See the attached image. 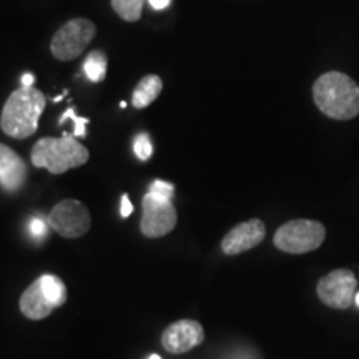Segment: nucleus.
Segmentation results:
<instances>
[{
    "mask_svg": "<svg viewBox=\"0 0 359 359\" xmlns=\"http://www.w3.org/2000/svg\"><path fill=\"white\" fill-rule=\"evenodd\" d=\"M313 100L321 114L333 120H351L359 115L358 83L341 72H327L316 79Z\"/></svg>",
    "mask_w": 359,
    "mask_h": 359,
    "instance_id": "obj_1",
    "label": "nucleus"
},
{
    "mask_svg": "<svg viewBox=\"0 0 359 359\" xmlns=\"http://www.w3.org/2000/svg\"><path fill=\"white\" fill-rule=\"evenodd\" d=\"M47 105V98L34 87H20L11 93L0 115V128L15 140L32 137L39 128V118Z\"/></svg>",
    "mask_w": 359,
    "mask_h": 359,
    "instance_id": "obj_2",
    "label": "nucleus"
},
{
    "mask_svg": "<svg viewBox=\"0 0 359 359\" xmlns=\"http://www.w3.org/2000/svg\"><path fill=\"white\" fill-rule=\"evenodd\" d=\"M88 158L90 151L69 133H64L60 138H40L30 154L34 167L47 168L53 175H62L70 168L82 167Z\"/></svg>",
    "mask_w": 359,
    "mask_h": 359,
    "instance_id": "obj_3",
    "label": "nucleus"
},
{
    "mask_svg": "<svg viewBox=\"0 0 359 359\" xmlns=\"http://www.w3.org/2000/svg\"><path fill=\"white\" fill-rule=\"evenodd\" d=\"M325 238L326 228L323 223L314 219H291L278 228L273 243L283 253L304 255L320 248Z\"/></svg>",
    "mask_w": 359,
    "mask_h": 359,
    "instance_id": "obj_4",
    "label": "nucleus"
},
{
    "mask_svg": "<svg viewBox=\"0 0 359 359\" xmlns=\"http://www.w3.org/2000/svg\"><path fill=\"white\" fill-rule=\"evenodd\" d=\"M97 27L88 19H72L65 22L52 37L50 52L57 60L69 62L82 55L95 39Z\"/></svg>",
    "mask_w": 359,
    "mask_h": 359,
    "instance_id": "obj_5",
    "label": "nucleus"
},
{
    "mask_svg": "<svg viewBox=\"0 0 359 359\" xmlns=\"http://www.w3.org/2000/svg\"><path fill=\"white\" fill-rule=\"evenodd\" d=\"M140 231L147 238H161L172 233L177 226L178 215L172 198L150 191L142 200Z\"/></svg>",
    "mask_w": 359,
    "mask_h": 359,
    "instance_id": "obj_6",
    "label": "nucleus"
},
{
    "mask_svg": "<svg viewBox=\"0 0 359 359\" xmlns=\"http://www.w3.org/2000/svg\"><path fill=\"white\" fill-rule=\"evenodd\" d=\"M48 224L60 236L74 240V238H80L88 233L92 218H90L88 208L82 201L67 198L53 206L52 212L48 213Z\"/></svg>",
    "mask_w": 359,
    "mask_h": 359,
    "instance_id": "obj_7",
    "label": "nucleus"
},
{
    "mask_svg": "<svg viewBox=\"0 0 359 359\" xmlns=\"http://www.w3.org/2000/svg\"><path fill=\"white\" fill-rule=\"evenodd\" d=\"M358 280L351 269H334L318 281L316 293L323 304L334 309H348L354 303Z\"/></svg>",
    "mask_w": 359,
    "mask_h": 359,
    "instance_id": "obj_8",
    "label": "nucleus"
},
{
    "mask_svg": "<svg viewBox=\"0 0 359 359\" xmlns=\"http://www.w3.org/2000/svg\"><path fill=\"white\" fill-rule=\"evenodd\" d=\"M205 341V330L195 320H178L161 334V346L172 354H183L200 346Z\"/></svg>",
    "mask_w": 359,
    "mask_h": 359,
    "instance_id": "obj_9",
    "label": "nucleus"
},
{
    "mask_svg": "<svg viewBox=\"0 0 359 359\" xmlns=\"http://www.w3.org/2000/svg\"><path fill=\"white\" fill-rule=\"evenodd\" d=\"M264 236H266V226L262 219L253 218L248 222L238 223L224 235L222 240V251L228 257H236V255L245 253V251L263 243Z\"/></svg>",
    "mask_w": 359,
    "mask_h": 359,
    "instance_id": "obj_10",
    "label": "nucleus"
},
{
    "mask_svg": "<svg viewBox=\"0 0 359 359\" xmlns=\"http://www.w3.org/2000/svg\"><path fill=\"white\" fill-rule=\"evenodd\" d=\"M27 165L22 156L11 147L0 143V185L4 191L15 193L24 187Z\"/></svg>",
    "mask_w": 359,
    "mask_h": 359,
    "instance_id": "obj_11",
    "label": "nucleus"
},
{
    "mask_svg": "<svg viewBox=\"0 0 359 359\" xmlns=\"http://www.w3.org/2000/svg\"><path fill=\"white\" fill-rule=\"evenodd\" d=\"M19 306L22 314L34 321L45 320V318L55 309V306L50 303V299L47 298V294L43 293L40 280H35L32 285L22 293Z\"/></svg>",
    "mask_w": 359,
    "mask_h": 359,
    "instance_id": "obj_12",
    "label": "nucleus"
},
{
    "mask_svg": "<svg viewBox=\"0 0 359 359\" xmlns=\"http://www.w3.org/2000/svg\"><path fill=\"white\" fill-rule=\"evenodd\" d=\"M163 90V80L158 75H145L133 90L132 105L135 109H147L151 105Z\"/></svg>",
    "mask_w": 359,
    "mask_h": 359,
    "instance_id": "obj_13",
    "label": "nucleus"
},
{
    "mask_svg": "<svg viewBox=\"0 0 359 359\" xmlns=\"http://www.w3.org/2000/svg\"><path fill=\"white\" fill-rule=\"evenodd\" d=\"M107 67H109V58L102 50H93L83 62V70L90 82L98 83L105 80Z\"/></svg>",
    "mask_w": 359,
    "mask_h": 359,
    "instance_id": "obj_14",
    "label": "nucleus"
},
{
    "mask_svg": "<svg viewBox=\"0 0 359 359\" xmlns=\"http://www.w3.org/2000/svg\"><path fill=\"white\" fill-rule=\"evenodd\" d=\"M40 285H42L43 293L47 294V298L50 299L53 306H64L67 302V286L65 283L57 278L55 275H43L39 278Z\"/></svg>",
    "mask_w": 359,
    "mask_h": 359,
    "instance_id": "obj_15",
    "label": "nucleus"
},
{
    "mask_svg": "<svg viewBox=\"0 0 359 359\" xmlns=\"http://www.w3.org/2000/svg\"><path fill=\"white\" fill-rule=\"evenodd\" d=\"M143 2L145 0H111V8L120 19L127 22H137L142 17Z\"/></svg>",
    "mask_w": 359,
    "mask_h": 359,
    "instance_id": "obj_16",
    "label": "nucleus"
},
{
    "mask_svg": "<svg viewBox=\"0 0 359 359\" xmlns=\"http://www.w3.org/2000/svg\"><path fill=\"white\" fill-rule=\"evenodd\" d=\"M133 151H135V155L138 156V160L147 161L148 158H150L151 154H154V145H151L150 137H148L147 133H140L135 137Z\"/></svg>",
    "mask_w": 359,
    "mask_h": 359,
    "instance_id": "obj_17",
    "label": "nucleus"
},
{
    "mask_svg": "<svg viewBox=\"0 0 359 359\" xmlns=\"http://www.w3.org/2000/svg\"><path fill=\"white\" fill-rule=\"evenodd\" d=\"M72 120V122H74V127H75V137H85V125H87L90 120L88 118H85V116H79L77 114H75V110L74 109H69L65 111L64 115L60 116V123H64V122H67V120Z\"/></svg>",
    "mask_w": 359,
    "mask_h": 359,
    "instance_id": "obj_18",
    "label": "nucleus"
},
{
    "mask_svg": "<svg viewBox=\"0 0 359 359\" xmlns=\"http://www.w3.org/2000/svg\"><path fill=\"white\" fill-rule=\"evenodd\" d=\"M48 226H50L48 222L45 223L42 218L35 217V218L30 219L29 230H30V233H32V236L35 238V240H43V238L47 236V233H48Z\"/></svg>",
    "mask_w": 359,
    "mask_h": 359,
    "instance_id": "obj_19",
    "label": "nucleus"
},
{
    "mask_svg": "<svg viewBox=\"0 0 359 359\" xmlns=\"http://www.w3.org/2000/svg\"><path fill=\"white\" fill-rule=\"evenodd\" d=\"M150 191L158 193V195H161V196H168V198H173L175 187L172 185V183L163 182V180H155V182L151 183Z\"/></svg>",
    "mask_w": 359,
    "mask_h": 359,
    "instance_id": "obj_20",
    "label": "nucleus"
},
{
    "mask_svg": "<svg viewBox=\"0 0 359 359\" xmlns=\"http://www.w3.org/2000/svg\"><path fill=\"white\" fill-rule=\"evenodd\" d=\"M120 213H122L123 218H128L130 215L133 213V205L130 203L128 195H123L122 196V210H120Z\"/></svg>",
    "mask_w": 359,
    "mask_h": 359,
    "instance_id": "obj_21",
    "label": "nucleus"
},
{
    "mask_svg": "<svg viewBox=\"0 0 359 359\" xmlns=\"http://www.w3.org/2000/svg\"><path fill=\"white\" fill-rule=\"evenodd\" d=\"M20 82H22V87H34L35 77L32 74H24V75H22Z\"/></svg>",
    "mask_w": 359,
    "mask_h": 359,
    "instance_id": "obj_22",
    "label": "nucleus"
},
{
    "mask_svg": "<svg viewBox=\"0 0 359 359\" xmlns=\"http://www.w3.org/2000/svg\"><path fill=\"white\" fill-rule=\"evenodd\" d=\"M150 6L156 8V11H161V8L170 6V0H150Z\"/></svg>",
    "mask_w": 359,
    "mask_h": 359,
    "instance_id": "obj_23",
    "label": "nucleus"
},
{
    "mask_svg": "<svg viewBox=\"0 0 359 359\" xmlns=\"http://www.w3.org/2000/svg\"><path fill=\"white\" fill-rule=\"evenodd\" d=\"M65 95H67V92H64V93H62V95H58V97L53 98V102H60L62 98H65Z\"/></svg>",
    "mask_w": 359,
    "mask_h": 359,
    "instance_id": "obj_24",
    "label": "nucleus"
},
{
    "mask_svg": "<svg viewBox=\"0 0 359 359\" xmlns=\"http://www.w3.org/2000/svg\"><path fill=\"white\" fill-rule=\"evenodd\" d=\"M354 303H356L359 306V293H356V296H354Z\"/></svg>",
    "mask_w": 359,
    "mask_h": 359,
    "instance_id": "obj_25",
    "label": "nucleus"
},
{
    "mask_svg": "<svg viewBox=\"0 0 359 359\" xmlns=\"http://www.w3.org/2000/svg\"><path fill=\"white\" fill-rule=\"evenodd\" d=\"M150 359H161L158 354H154V356H150Z\"/></svg>",
    "mask_w": 359,
    "mask_h": 359,
    "instance_id": "obj_26",
    "label": "nucleus"
}]
</instances>
